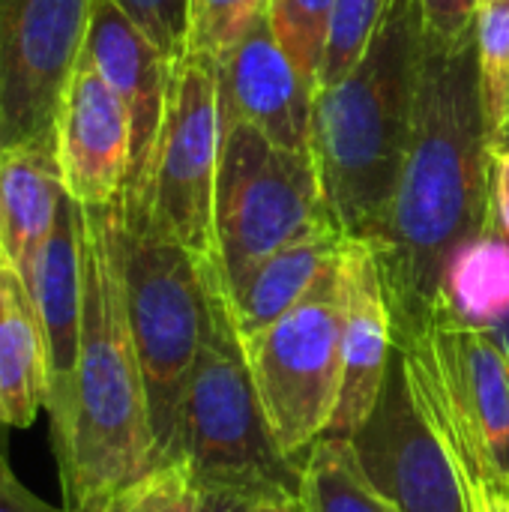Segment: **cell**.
Listing matches in <instances>:
<instances>
[{"label": "cell", "mask_w": 509, "mask_h": 512, "mask_svg": "<svg viewBox=\"0 0 509 512\" xmlns=\"http://www.w3.org/2000/svg\"><path fill=\"white\" fill-rule=\"evenodd\" d=\"M342 246L345 234L339 228L318 231L258 264L231 291L225 288L240 339L267 330L270 324L303 306L309 297H315L324 285H330L339 267Z\"/></svg>", "instance_id": "17"}, {"label": "cell", "mask_w": 509, "mask_h": 512, "mask_svg": "<svg viewBox=\"0 0 509 512\" xmlns=\"http://www.w3.org/2000/svg\"><path fill=\"white\" fill-rule=\"evenodd\" d=\"M6 432H9V426H6V420L0 417V471L6 468Z\"/></svg>", "instance_id": "33"}, {"label": "cell", "mask_w": 509, "mask_h": 512, "mask_svg": "<svg viewBox=\"0 0 509 512\" xmlns=\"http://www.w3.org/2000/svg\"><path fill=\"white\" fill-rule=\"evenodd\" d=\"M339 228L315 156L291 153L243 120L222 123L216 180V246L231 291L276 252Z\"/></svg>", "instance_id": "7"}, {"label": "cell", "mask_w": 509, "mask_h": 512, "mask_svg": "<svg viewBox=\"0 0 509 512\" xmlns=\"http://www.w3.org/2000/svg\"><path fill=\"white\" fill-rule=\"evenodd\" d=\"M489 512H509V504H504V507H498V510H489Z\"/></svg>", "instance_id": "35"}, {"label": "cell", "mask_w": 509, "mask_h": 512, "mask_svg": "<svg viewBox=\"0 0 509 512\" xmlns=\"http://www.w3.org/2000/svg\"><path fill=\"white\" fill-rule=\"evenodd\" d=\"M27 291L45 339V411L51 417V432H57L69 414L84 324V213L69 195L60 201Z\"/></svg>", "instance_id": "15"}, {"label": "cell", "mask_w": 509, "mask_h": 512, "mask_svg": "<svg viewBox=\"0 0 509 512\" xmlns=\"http://www.w3.org/2000/svg\"><path fill=\"white\" fill-rule=\"evenodd\" d=\"M222 156V111L216 63L186 54L174 63L162 129L144 177L123 189L159 234L180 243L201 264L219 267L216 180Z\"/></svg>", "instance_id": "8"}, {"label": "cell", "mask_w": 509, "mask_h": 512, "mask_svg": "<svg viewBox=\"0 0 509 512\" xmlns=\"http://www.w3.org/2000/svg\"><path fill=\"white\" fill-rule=\"evenodd\" d=\"M393 3L396 0H336L318 90L342 81L357 66V60L372 45V39H375L381 21L387 18V12L393 9Z\"/></svg>", "instance_id": "25"}, {"label": "cell", "mask_w": 509, "mask_h": 512, "mask_svg": "<svg viewBox=\"0 0 509 512\" xmlns=\"http://www.w3.org/2000/svg\"><path fill=\"white\" fill-rule=\"evenodd\" d=\"M84 57L129 111L132 165L126 189H132L144 177L147 162L153 156L168 105L174 63L147 39V33L114 0H93Z\"/></svg>", "instance_id": "16"}, {"label": "cell", "mask_w": 509, "mask_h": 512, "mask_svg": "<svg viewBox=\"0 0 509 512\" xmlns=\"http://www.w3.org/2000/svg\"><path fill=\"white\" fill-rule=\"evenodd\" d=\"M129 327L144 372L156 465L171 456L192 366L210 327L204 264L159 234L123 198L108 204Z\"/></svg>", "instance_id": "6"}, {"label": "cell", "mask_w": 509, "mask_h": 512, "mask_svg": "<svg viewBox=\"0 0 509 512\" xmlns=\"http://www.w3.org/2000/svg\"><path fill=\"white\" fill-rule=\"evenodd\" d=\"M417 0H396L357 66L315 93L312 156L333 222L375 243L405 162L423 54Z\"/></svg>", "instance_id": "3"}, {"label": "cell", "mask_w": 509, "mask_h": 512, "mask_svg": "<svg viewBox=\"0 0 509 512\" xmlns=\"http://www.w3.org/2000/svg\"><path fill=\"white\" fill-rule=\"evenodd\" d=\"M84 213V324L69 414L54 438L63 512H102L156 465V441L135 351L108 204Z\"/></svg>", "instance_id": "2"}, {"label": "cell", "mask_w": 509, "mask_h": 512, "mask_svg": "<svg viewBox=\"0 0 509 512\" xmlns=\"http://www.w3.org/2000/svg\"><path fill=\"white\" fill-rule=\"evenodd\" d=\"M201 489L183 459L153 465L147 474L123 486L102 512H198Z\"/></svg>", "instance_id": "26"}, {"label": "cell", "mask_w": 509, "mask_h": 512, "mask_svg": "<svg viewBox=\"0 0 509 512\" xmlns=\"http://www.w3.org/2000/svg\"><path fill=\"white\" fill-rule=\"evenodd\" d=\"M300 512H399L366 477L354 441L324 435L303 462Z\"/></svg>", "instance_id": "21"}, {"label": "cell", "mask_w": 509, "mask_h": 512, "mask_svg": "<svg viewBox=\"0 0 509 512\" xmlns=\"http://www.w3.org/2000/svg\"><path fill=\"white\" fill-rule=\"evenodd\" d=\"M243 351L273 438L285 456L297 459L330 432L342 393L336 276L303 306L243 339Z\"/></svg>", "instance_id": "9"}, {"label": "cell", "mask_w": 509, "mask_h": 512, "mask_svg": "<svg viewBox=\"0 0 509 512\" xmlns=\"http://www.w3.org/2000/svg\"><path fill=\"white\" fill-rule=\"evenodd\" d=\"M396 354L468 512L509 504V360L501 345L435 306L429 324L399 342Z\"/></svg>", "instance_id": "4"}, {"label": "cell", "mask_w": 509, "mask_h": 512, "mask_svg": "<svg viewBox=\"0 0 509 512\" xmlns=\"http://www.w3.org/2000/svg\"><path fill=\"white\" fill-rule=\"evenodd\" d=\"M0 512H63L51 504H45L42 498H36L30 489H24V483L9 471V465L0 471Z\"/></svg>", "instance_id": "30"}, {"label": "cell", "mask_w": 509, "mask_h": 512, "mask_svg": "<svg viewBox=\"0 0 509 512\" xmlns=\"http://www.w3.org/2000/svg\"><path fill=\"white\" fill-rule=\"evenodd\" d=\"M492 225L509 240V147L492 144Z\"/></svg>", "instance_id": "29"}, {"label": "cell", "mask_w": 509, "mask_h": 512, "mask_svg": "<svg viewBox=\"0 0 509 512\" xmlns=\"http://www.w3.org/2000/svg\"><path fill=\"white\" fill-rule=\"evenodd\" d=\"M54 156L63 192L81 207H105L123 195L132 165V120L84 54L57 111Z\"/></svg>", "instance_id": "12"}, {"label": "cell", "mask_w": 509, "mask_h": 512, "mask_svg": "<svg viewBox=\"0 0 509 512\" xmlns=\"http://www.w3.org/2000/svg\"><path fill=\"white\" fill-rule=\"evenodd\" d=\"M63 195L54 147L0 153V264L15 270L27 288Z\"/></svg>", "instance_id": "18"}, {"label": "cell", "mask_w": 509, "mask_h": 512, "mask_svg": "<svg viewBox=\"0 0 509 512\" xmlns=\"http://www.w3.org/2000/svg\"><path fill=\"white\" fill-rule=\"evenodd\" d=\"M216 81L222 123L243 120L273 144L312 156L315 90L279 48L267 12L231 54L216 60Z\"/></svg>", "instance_id": "14"}, {"label": "cell", "mask_w": 509, "mask_h": 512, "mask_svg": "<svg viewBox=\"0 0 509 512\" xmlns=\"http://www.w3.org/2000/svg\"><path fill=\"white\" fill-rule=\"evenodd\" d=\"M93 0H0V153L54 147Z\"/></svg>", "instance_id": "10"}, {"label": "cell", "mask_w": 509, "mask_h": 512, "mask_svg": "<svg viewBox=\"0 0 509 512\" xmlns=\"http://www.w3.org/2000/svg\"><path fill=\"white\" fill-rule=\"evenodd\" d=\"M336 291L342 303V393L327 435L351 438L372 417L396 357L393 321L369 243L345 237Z\"/></svg>", "instance_id": "13"}, {"label": "cell", "mask_w": 509, "mask_h": 512, "mask_svg": "<svg viewBox=\"0 0 509 512\" xmlns=\"http://www.w3.org/2000/svg\"><path fill=\"white\" fill-rule=\"evenodd\" d=\"M114 3L147 33V39L171 63L186 57L189 0H114Z\"/></svg>", "instance_id": "27"}, {"label": "cell", "mask_w": 509, "mask_h": 512, "mask_svg": "<svg viewBox=\"0 0 509 512\" xmlns=\"http://www.w3.org/2000/svg\"><path fill=\"white\" fill-rule=\"evenodd\" d=\"M504 129H509V111H507V123H504ZM504 129H501V132H504ZM501 132H498V135H501Z\"/></svg>", "instance_id": "36"}, {"label": "cell", "mask_w": 509, "mask_h": 512, "mask_svg": "<svg viewBox=\"0 0 509 512\" xmlns=\"http://www.w3.org/2000/svg\"><path fill=\"white\" fill-rule=\"evenodd\" d=\"M264 501L243 495V492H231V489H201V504L198 512H258Z\"/></svg>", "instance_id": "31"}, {"label": "cell", "mask_w": 509, "mask_h": 512, "mask_svg": "<svg viewBox=\"0 0 509 512\" xmlns=\"http://www.w3.org/2000/svg\"><path fill=\"white\" fill-rule=\"evenodd\" d=\"M258 512H300L297 501H264Z\"/></svg>", "instance_id": "32"}, {"label": "cell", "mask_w": 509, "mask_h": 512, "mask_svg": "<svg viewBox=\"0 0 509 512\" xmlns=\"http://www.w3.org/2000/svg\"><path fill=\"white\" fill-rule=\"evenodd\" d=\"M423 27L438 36H462L474 27L477 6L483 0H417Z\"/></svg>", "instance_id": "28"}, {"label": "cell", "mask_w": 509, "mask_h": 512, "mask_svg": "<svg viewBox=\"0 0 509 512\" xmlns=\"http://www.w3.org/2000/svg\"><path fill=\"white\" fill-rule=\"evenodd\" d=\"M351 441L372 486L399 512H468L441 441L411 399L399 354L372 417Z\"/></svg>", "instance_id": "11"}, {"label": "cell", "mask_w": 509, "mask_h": 512, "mask_svg": "<svg viewBox=\"0 0 509 512\" xmlns=\"http://www.w3.org/2000/svg\"><path fill=\"white\" fill-rule=\"evenodd\" d=\"M336 0H267V21L300 78L318 93Z\"/></svg>", "instance_id": "22"}, {"label": "cell", "mask_w": 509, "mask_h": 512, "mask_svg": "<svg viewBox=\"0 0 509 512\" xmlns=\"http://www.w3.org/2000/svg\"><path fill=\"white\" fill-rule=\"evenodd\" d=\"M438 309L486 330L509 360V240L492 222L450 261Z\"/></svg>", "instance_id": "20"}, {"label": "cell", "mask_w": 509, "mask_h": 512, "mask_svg": "<svg viewBox=\"0 0 509 512\" xmlns=\"http://www.w3.org/2000/svg\"><path fill=\"white\" fill-rule=\"evenodd\" d=\"M492 144L474 27L462 36L426 30L399 186L378 240L369 243L393 345L429 324L450 261L492 222Z\"/></svg>", "instance_id": "1"}, {"label": "cell", "mask_w": 509, "mask_h": 512, "mask_svg": "<svg viewBox=\"0 0 509 512\" xmlns=\"http://www.w3.org/2000/svg\"><path fill=\"white\" fill-rule=\"evenodd\" d=\"M204 273L210 327L183 393L168 459H183L198 489H231L258 501H297L303 465L282 453L264 417L228 306L222 267L204 264Z\"/></svg>", "instance_id": "5"}, {"label": "cell", "mask_w": 509, "mask_h": 512, "mask_svg": "<svg viewBox=\"0 0 509 512\" xmlns=\"http://www.w3.org/2000/svg\"><path fill=\"white\" fill-rule=\"evenodd\" d=\"M267 12V0H189V39L186 54L222 60L231 54L258 18Z\"/></svg>", "instance_id": "24"}, {"label": "cell", "mask_w": 509, "mask_h": 512, "mask_svg": "<svg viewBox=\"0 0 509 512\" xmlns=\"http://www.w3.org/2000/svg\"><path fill=\"white\" fill-rule=\"evenodd\" d=\"M483 111L498 135L509 111V0H483L474 15Z\"/></svg>", "instance_id": "23"}, {"label": "cell", "mask_w": 509, "mask_h": 512, "mask_svg": "<svg viewBox=\"0 0 509 512\" xmlns=\"http://www.w3.org/2000/svg\"><path fill=\"white\" fill-rule=\"evenodd\" d=\"M45 339L21 276L0 264V417L27 429L45 408Z\"/></svg>", "instance_id": "19"}, {"label": "cell", "mask_w": 509, "mask_h": 512, "mask_svg": "<svg viewBox=\"0 0 509 512\" xmlns=\"http://www.w3.org/2000/svg\"><path fill=\"white\" fill-rule=\"evenodd\" d=\"M495 141H498V144H507L509 147V129H504L501 135H495Z\"/></svg>", "instance_id": "34"}]
</instances>
